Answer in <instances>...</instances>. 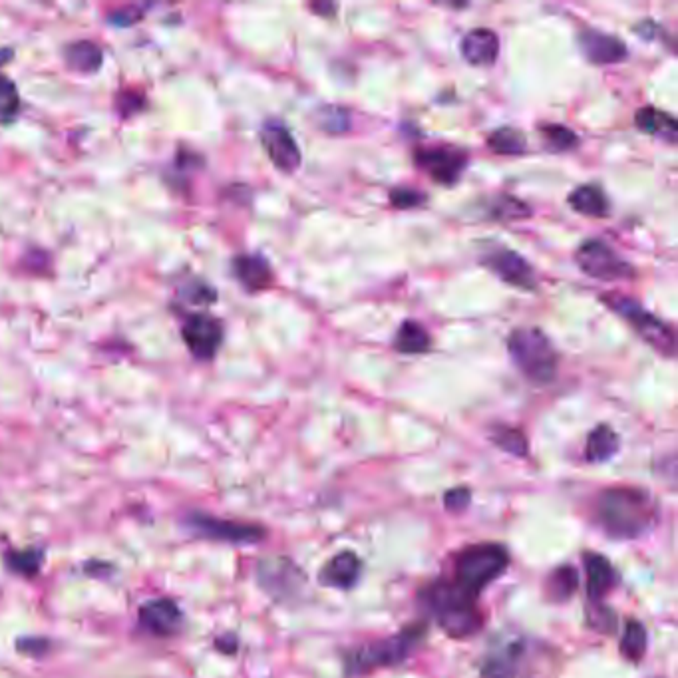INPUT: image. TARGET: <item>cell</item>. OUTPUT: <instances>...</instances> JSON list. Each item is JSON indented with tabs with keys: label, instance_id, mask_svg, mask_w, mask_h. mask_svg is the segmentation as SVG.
Listing matches in <instances>:
<instances>
[{
	"label": "cell",
	"instance_id": "277c9868",
	"mask_svg": "<svg viewBox=\"0 0 678 678\" xmlns=\"http://www.w3.org/2000/svg\"><path fill=\"white\" fill-rule=\"evenodd\" d=\"M508 350L515 366L529 378L533 384L553 382L559 356L551 340L539 329H515L508 339Z\"/></svg>",
	"mask_w": 678,
	"mask_h": 678
},
{
	"label": "cell",
	"instance_id": "9a60e30c",
	"mask_svg": "<svg viewBox=\"0 0 678 678\" xmlns=\"http://www.w3.org/2000/svg\"><path fill=\"white\" fill-rule=\"evenodd\" d=\"M583 54L593 62V64H617L623 62L629 52L627 46L621 38L599 32V30H585L579 36Z\"/></svg>",
	"mask_w": 678,
	"mask_h": 678
},
{
	"label": "cell",
	"instance_id": "7a4b0ae2",
	"mask_svg": "<svg viewBox=\"0 0 678 678\" xmlns=\"http://www.w3.org/2000/svg\"><path fill=\"white\" fill-rule=\"evenodd\" d=\"M597 519L609 535L631 539L651 527L655 506L651 496L639 488H609L597 500Z\"/></svg>",
	"mask_w": 678,
	"mask_h": 678
},
{
	"label": "cell",
	"instance_id": "52a82bcc",
	"mask_svg": "<svg viewBox=\"0 0 678 678\" xmlns=\"http://www.w3.org/2000/svg\"><path fill=\"white\" fill-rule=\"evenodd\" d=\"M183 525L195 537H203L209 541H221V543H235V545L259 543L265 539V533H267L261 525L223 519V517L201 513V511L187 513L183 517Z\"/></svg>",
	"mask_w": 678,
	"mask_h": 678
},
{
	"label": "cell",
	"instance_id": "4316f807",
	"mask_svg": "<svg viewBox=\"0 0 678 678\" xmlns=\"http://www.w3.org/2000/svg\"><path fill=\"white\" fill-rule=\"evenodd\" d=\"M488 148L498 156H519L525 152L527 140L519 130L506 126L490 134Z\"/></svg>",
	"mask_w": 678,
	"mask_h": 678
},
{
	"label": "cell",
	"instance_id": "f1b7e54d",
	"mask_svg": "<svg viewBox=\"0 0 678 678\" xmlns=\"http://www.w3.org/2000/svg\"><path fill=\"white\" fill-rule=\"evenodd\" d=\"M541 136H543V144L547 150L551 152H567L577 148L579 138L571 128L559 126V124H547L541 128Z\"/></svg>",
	"mask_w": 678,
	"mask_h": 678
},
{
	"label": "cell",
	"instance_id": "74e56055",
	"mask_svg": "<svg viewBox=\"0 0 678 678\" xmlns=\"http://www.w3.org/2000/svg\"><path fill=\"white\" fill-rule=\"evenodd\" d=\"M597 617V619H591L589 623L597 629V631H605L609 633L613 627H617V617L613 615L611 609H605V607H597L595 613H591V617Z\"/></svg>",
	"mask_w": 678,
	"mask_h": 678
},
{
	"label": "cell",
	"instance_id": "603a6c76",
	"mask_svg": "<svg viewBox=\"0 0 678 678\" xmlns=\"http://www.w3.org/2000/svg\"><path fill=\"white\" fill-rule=\"evenodd\" d=\"M44 563V551L40 547H26V549H12L4 553V565L8 571L32 579L40 573Z\"/></svg>",
	"mask_w": 678,
	"mask_h": 678
},
{
	"label": "cell",
	"instance_id": "8d00e7d4",
	"mask_svg": "<svg viewBox=\"0 0 678 678\" xmlns=\"http://www.w3.org/2000/svg\"><path fill=\"white\" fill-rule=\"evenodd\" d=\"M472 502V492L468 488H456V490H450L444 498V506L448 511L452 513H460L464 509L470 506Z\"/></svg>",
	"mask_w": 678,
	"mask_h": 678
},
{
	"label": "cell",
	"instance_id": "b9f144b4",
	"mask_svg": "<svg viewBox=\"0 0 678 678\" xmlns=\"http://www.w3.org/2000/svg\"><path fill=\"white\" fill-rule=\"evenodd\" d=\"M10 58H12V50H0V64H4Z\"/></svg>",
	"mask_w": 678,
	"mask_h": 678
},
{
	"label": "cell",
	"instance_id": "836d02e7",
	"mask_svg": "<svg viewBox=\"0 0 678 678\" xmlns=\"http://www.w3.org/2000/svg\"><path fill=\"white\" fill-rule=\"evenodd\" d=\"M426 201V195L418 189H392L390 191V203L396 209H414Z\"/></svg>",
	"mask_w": 678,
	"mask_h": 678
},
{
	"label": "cell",
	"instance_id": "e575fe53",
	"mask_svg": "<svg viewBox=\"0 0 678 678\" xmlns=\"http://www.w3.org/2000/svg\"><path fill=\"white\" fill-rule=\"evenodd\" d=\"M50 641L42 637H22L16 641V651H20L26 657L42 659L50 651Z\"/></svg>",
	"mask_w": 678,
	"mask_h": 678
},
{
	"label": "cell",
	"instance_id": "2e32d148",
	"mask_svg": "<svg viewBox=\"0 0 678 678\" xmlns=\"http://www.w3.org/2000/svg\"><path fill=\"white\" fill-rule=\"evenodd\" d=\"M362 561L354 551H340L319 573V583L335 589H350L358 583Z\"/></svg>",
	"mask_w": 678,
	"mask_h": 678
},
{
	"label": "cell",
	"instance_id": "5bb4252c",
	"mask_svg": "<svg viewBox=\"0 0 678 678\" xmlns=\"http://www.w3.org/2000/svg\"><path fill=\"white\" fill-rule=\"evenodd\" d=\"M486 265L508 285L517 289H533L535 287V275L531 265L513 251H496L486 259Z\"/></svg>",
	"mask_w": 678,
	"mask_h": 678
},
{
	"label": "cell",
	"instance_id": "44dd1931",
	"mask_svg": "<svg viewBox=\"0 0 678 678\" xmlns=\"http://www.w3.org/2000/svg\"><path fill=\"white\" fill-rule=\"evenodd\" d=\"M569 205L587 217H605L611 211L605 191L597 185H581L569 195Z\"/></svg>",
	"mask_w": 678,
	"mask_h": 678
},
{
	"label": "cell",
	"instance_id": "8992f818",
	"mask_svg": "<svg viewBox=\"0 0 678 678\" xmlns=\"http://www.w3.org/2000/svg\"><path fill=\"white\" fill-rule=\"evenodd\" d=\"M603 301L611 311H615L629 325H633V329L639 333V337L645 342H649L657 352H661L665 356L675 354V333L667 323H663L657 317H653L651 313H647L637 301L623 297L619 293H609V295L603 297Z\"/></svg>",
	"mask_w": 678,
	"mask_h": 678
},
{
	"label": "cell",
	"instance_id": "e0dca14e",
	"mask_svg": "<svg viewBox=\"0 0 678 678\" xmlns=\"http://www.w3.org/2000/svg\"><path fill=\"white\" fill-rule=\"evenodd\" d=\"M500 38L490 28L470 30L462 40V56L472 66H490L498 60Z\"/></svg>",
	"mask_w": 678,
	"mask_h": 678
},
{
	"label": "cell",
	"instance_id": "d6986e66",
	"mask_svg": "<svg viewBox=\"0 0 678 678\" xmlns=\"http://www.w3.org/2000/svg\"><path fill=\"white\" fill-rule=\"evenodd\" d=\"M585 571H587V595L593 603H601V599L615 587V569L607 557L589 553L585 555Z\"/></svg>",
	"mask_w": 678,
	"mask_h": 678
},
{
	"label": "cell",
	"instance_id": "7c38bea8",
	"mask_svg": "<svg viewBox=\"0 0 678 678\" xmlns=\"http://www.w3.org/2000/svg\"><path fill=\"white\" fill-rule=\"evenodd\" d=\"M181 337L195 358L209 360L223 342V325L215 317L193 315L185 321Z\"/></svg>",
	"mask_w": 678,
	"mask_h": 678
},
{
	"label": "cell",
	"instance_id": "cb8c5ba5",
	"mask_svg": "<svg viewBox=\"0 0 678 678\" xmlns=\"http://www.w3.org/2000/svg\"><path fill=\"white\" fill-rule=\"evenodd\" d=\"M432 346V339L428 335V331L416 323V321H406L394 339V348L402 354H422L426 350H430Z\"/></svg>",
	"mask_w": 678,
	"mask_h": 678
},
{
	"label": "cell",
	"instance_id": "d6a6232c",
	"mask_svg": "<svg viewBox=\"0 0 678 678\" xmlns=\"http://www.w3.org/2000/svg\"><path fill=\"white\" fill-rule=\"evenodd\" d=\"M319 124L327 132H333V134L346 132L348 126H350V114L342 108H337V106H329L319 114Z\"/></svg>",
	"mask_w": 678,
	"mask_h": 678
},
{
	"label": "cell",
	"instance_id": "30bf717a",
	"mask_svg": "<svg viewBox=\"0 0 678 678\" xmlns=\"http://www.w3.org/2000/svg\"><path fill=\"white\" fill-rule=\"evenodd\" d=\"M257 581L267 595L285 601L299 595V589L305 585V575L285 557H267L257 565Z\"/></svg>",
	"mask_w": 678,
	"mask_h": 678
},
{
	"label": "cell",
	"instance_id": "484cf974",
	"mask_svg": "<svg viewBox=\"0 0 678 678\" xmlns=\"http://www.w3.org/2000/svg\"><path fill=\"white\" fill-rule=\"evenodd\" d=\"M579 587V573L571 565L557 567L547 579V595L551 601L569 599Z\"/></svg>",
	"mask_w": 678,
	"mask_h": 678
},
{
	"label": "cell",
	"instance_id": "1f68e13d",
	"mask_svg": "<svg viewBox=\"0 0 678 678\" xmlns=\"http://www.w3.org/2000/svg\"><path fill=\"white\" fill-rule=\"evenodd\" d=\"M20 108L18 90L12 80L0 76V118H12Z\"/></svg>",
	"mask_w": 678,
	"mask_h": 678
},
{
	"label": "cell",
	"instance_id": "4dcf8cb0",
	"mask_svg": "<svg viewBox=\"0 0 678 678\" xmlns=\"http://www.w3.org/2000/svg\"><path fill=\"white\" fill-rule=\"evenodd\" d=\"M492 213L496 219H504V221H513V219H521L529 215V209L525 203H521L515 197L509 195H502L498 197V201L492 205Z\"/></svg>",
	"mask_w": 678,
	"mask_h": 678
},
{
	"label": "cell",
	"instance_id": "d4e9b609",
	"mask_svg": "<svg viewBox=\"0 0 678 678\" xmlns=\"http://www.w3.org/2000/svg\"><path fill=\"white\" fill-rule=\"evenodd\" d=\"M66 60L70 68L84 72V74H92L102 66V50L100 46L88 40L74 42L66 50Z\"/></svg>",
	"mask_w": 678,
	"mask_h": 678
},
{
	"label": "cell",
	"instance_id": "d590c367",
	"mask_svg": "<svg viewBox=\"0 0 678 678\" xmlns=\"http://www.w3.org/2000/svg\"><path fill=\"white\" fill-rule=\"evenodd\" d=\"M482 678H515L513 663L506 657L488 659L482 667Z\"/></svg>",
	"mask_w": 678,
	"mask_h": 678
},
{
	"label": "cell",
	"instance_id": "ac0fdd59",
	"mask_svg": "<svg viewBox=\"0 0 678 678\" xmlns=\"http://www.w3.org/2000/svg\"><path fill=\"white\" fill-rule=\"evenodd\" d=\"M235 277L247 291H263L273 283V271L261 255H239L233 261Z\"/></svg>",
	"mask_w": 678,
	"mask_h": 678
},
{
	"label": "cell",
	"instance_id": "f546056e",
	"mask_svg": "<svg viewBox=\"0 0 678 678\" xmlns=\"http://www.w3.org/2000/svg\"><path fill=\"white\" fill-rule=\"evenodd\" d=\"M492 442L502 448L504 452H508L511 456H527V438L521 430L517 428H508V426H500L494 430L492 434Z\"/></svg>",
	"mask_w": 678,
	"mask_h": 678
},
{
	"label": "cell",
	"instance_id": "4fadbf2b",
	"mask_svg": "<svg viewBox=\"0 0 678 678\" xmlns=\"http://www.w3.org/2000/svg\"><path fill=\"white\" fill-rule=\"evenodd\" d=\"M138 619L142 629L154 637H173L183 627V611L168 597L144 603L140 607Z\"/></svg>",
	"mask_w": 678,
	"mask_h": 678
},
{
	"label": "cell",
	"instance_id": "f35d334b",
	"mask_svg": "<svg viewBox=\"0 0 678 678\" xmlns=\"http://www.w3.org/2000/svg\"><path fill=\"white\" fill-rule=\"evenodd\" d=\"M183 295L189 299V301H193V303H197V305H201V303H211V301H215V291L211 289V287H207V285H189L185 291H183Z\"/></svg>",
	"mask_w": 678,
	"mask_h": 678
},
{
	"label": "cell",
	"instance_id": "3957f363",
	"mask_svg": "<svg viewBox=\"0 0 678 678\" xmlns=\"http://www.w3.org/2000/svg\"><path fill=\"white\" fill-rule=\"evenodd\" d=\"M424 637L426 625H414L384 641L358 647L346 655V671L348 675H366L374 669L400 665L410 657V653L422 643Z\"/></svg>",
	"mask_w": 678,
	"mask_h": 678
},
{
	"label": "cell",
	"instance_id": "6da1fadb",
	"mask_svg": "<svg viewBox=\"0 0 678 678\" xmlns=\"http://www.w3.org/2000/svg\"><path fill=\"white\" fill-rule=\"evenodd\" d=\"M420 599L452 639H466L478 633L484 623L478 611V599L456 581H436L422 591Z\"/></svg>",
	"mask_w": 678,
	"mask_h": 678
},
{
	"label": "cell",
	"instance_id": "ab89813d",
	"mask_svg": "<svg viewBox=\"0 0 678 678\" xmlns=\"http://www.w3.org/2000/svg\"><path fill=\"white\" fill-rule=\"evenodd\" d=\"M215 647H217L219 651L231 655V653L237 651V639H235L233 635H225V637H221V639L215 641Z\"/></svg>",
	"mask_w": 678,
	"mask_h": 678
},
{
	"label": "cell",
	"instance_id": "83f0119b",
	"mask_svg": "<svg viewBox=\"0 0 678 678\" xmlns=\"http://www.w3.org/2000/svg\"><path fill=\"white\" fill-rule=\"evenodd\" d=\"M647 653V629L639 621H629L623 641H621V655L627 661L639 663Z\"/></svg>",
	"mask_w": 678,
	"mask_h": 678
},
{
	"label": "cell",
	"instance_id": "9c48e42d",
	"mask_svg": "<svg viewBox=\"0 0 678 678\" xmlns=\"http://www.w3.org/2000/svg\"><path fill=\"white\" fill-rule=\"evenodd\" d=\"M414 162L420 170L430 175L432 181L442 185H454L468 168V154L466 150L450 144L426 146L416 150Z\"/></svg>",
	"mask_w": 678,
	"mask_h": 678
},
{
	"label": "cell",
	"instance_id": "8fae6325",
	"mask_svg": "<svg viewBox=\"0 0 678 678\" xmlns=\"http://www.w3.org/2000/svg\"><path fill=\"white\" fill-rule=\"evenodd\" d=\"M261 142L277 170L293 173L301 166V150L283 122L279 120L265 122L261 130Z\"/></svg>",
	"mask_w": 678,
	"mask_h": 678
},
{
	"label": "cell",
	"instance_id": "7402d4cb",
	"mask_svg": "<svg viewBox=\"0 0 678 678\" xmlns=\"http://www.w3.org/2000/svg\"><path fill=\"white\" fill-rule=\"evenodd\" d=\"M617 452H619V436L611 426L601 424L589 434L587 448H585V456L589 462H607Z\"/></svg>",
	"mask_w": 678,
	"mask_h": 678
},
{
	"label": "cell",
	"instance_id": "60d3db41",
	"mask_svg": "<svg viewBox=\"0 0 678 678\" xmlns=\"http://www.w3.org/2000/svg\"><path fill=\"white\" fill-rule=\"evenodd\" d=\"M311 8H313V10H325V12H335V8H337V6H333V4H325V6H319V4H313V6H311Z\"/></svg>",
	"mask_w": 678,
	"mask_h": 678
},
{
	"label": "cell",
	"instance_id": "ba28073f",
	"mask_svg": "<svg viewBox=\"0 0 678 678\" xmlns=\"http://www.w3.org/2000/svg\"><path fill=\"white\" fill-rule=\"evenodd\" d=\"M575 261L585 275L599 279V281H623L635 275L633 265L627 263L621 255H617L601 239L585 241L577 249Z\"/></svg>",
	"mask_w": 678,
	"mask_h": 678
},
{
	"label": "cell",
	"instance_id": "ffe728a7",
	"mask_svg": "<svg viewBox=\"0 0 678 678\" xmlns=\"http://www.w3.org/2000/svg\"><path fill=\"white\" fill-rule=\"evenodd\" d=\"M635 124H637V128L641 132H645L649 136H655V138L663 140L669 146L677 144V120L671 114H667L665 110H659V108H653V106L641 108L637 112V116H635Z\"/></svg>",
	"mask_w": 678,
	"mask_h": 678
},
{
	"label": "cell",
	"instance_id": "5b68a950",
	"mask_svg": "<svg viewBox=\"0 0 678 678\" xmlns=\"http://www.w3.org/2000/svg\"><path fill=\"white\" fill-rule=\"evenodd\" d=\"M509 565L508 549L498 543H482L466 547L456 557V583L472 597L494 583Z\"/></svg>",
	"mask_w": 678,
	"mask_h": 678
}]
</instances>
